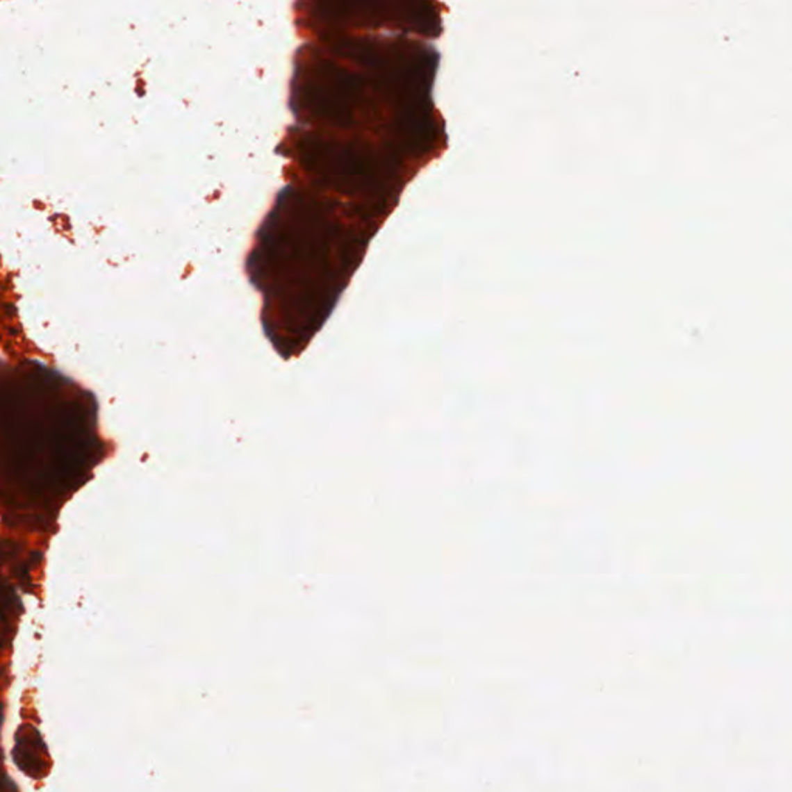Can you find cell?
I'll list each match as a JSON object with an SVG mask.
<instances>
[{"instance_id": "3957f363", "label": "cell", "mask_w": 792, "mask_h": 792, "mask_svg": "<svg viewBox=\"0 0 792 792\" xmlns=\"http://www.w3.org/2000/svg\"><path fill=\"white\" fill-rule=\"evenodd\" d=\"M2 716H3V706L2 702H0V725H2Z\"/></svg>"}, {"instance_id": "7a4b0ae2", "label": "cell", "mask_w": 792, "mask_h": 792, "mask_svg": "<svg viewBox=\"0 0 792 792\" xmlns=\"http://www.w3.org/2000/svg\"><path fill=\"white\" fill-rule=\"evenodd\" d=\"M2 760H3L2 749H0V792H17L15 783L10 780L8 775L5 773V769L2 766Z\"/></svg>"}, {"instance_id": "6da1fadb", "label": "cell", "mask_w": 792, "mask_h": 792, "mask_svg": "<svg viewBox=\"0 0 792 792\" xmlns=\"http://www.w3.org/2000/svg\"><path fill=\"white\" fill-rule=\"evenodd\" d=\"M15 761L19 769L34 780L44 778L50 770V757L39 730L31 725H22L16 732Z\"/></svg>"}]
</instances>
